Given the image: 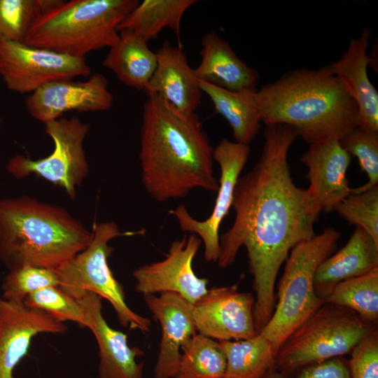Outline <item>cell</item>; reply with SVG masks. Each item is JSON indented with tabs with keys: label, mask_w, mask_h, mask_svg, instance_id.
Instances as JSON below:
<instances>
[{
	"label": "cell",
	"mask_w": 378,
	"mask_h": 378,
	"mask_svg": "<svg viewBox=\"0 0 378 378\" xmlns=\"http://www.w3.org/2000/svg\"><path fill=\"white\" fill-rule=\"evenodd\" d=\"M349 225L362 227L378 246V185L358 194H350L335 207Z\"/></svg>",
	"instance_id": "33"
},
{
	"label": "cell",
	"mask_w": 378,
	"mask_h": 378,
	"mask_svg": "<svg viewBox=\"0 0 378 378\" xmlns=\"http://www.w3.org/2000/svg\"><path fill=\"white\" fill-rule=\"evenodd\" d=\"M181 351L174 378H224L227 363L219 342L195 334Z\"/></svg>",
	"instance_id": "28"
},
{
	"label": "cell",
	"mask_w": 378,
	"mask_h": 378,
	"mask_svg": "<svg viewBox=\"0 0 378 378\" xmlns=\"http://www.w3.org/2000/svg\"><path fill=\"white\" fill-rule=\"evenodd\" d=\"M261 122L293 127L309 145L341 139L358 125V108L326 66L296 69L255 91Z\"/></svg>",
	"instance_id": "3"
},
{
	"label": "cell",
	"mask_w": 378,
	"mask_h": 378,
	"mask_svg": "<svg viewBox=\"0 0 378 378\" xmlns=\"http://www.w3.org/2000/svg\"><path fill=\"white\" fill-rule=\"evenodd\" d=\"M57 269L26 266L9 271L1 284L3 299L24 302L29 294L49 286H59Z\"/></svg>",
	"instance_id": "31"
},
{
	"label": "cell",
	"mask_w": 378,
	"mask_h": 378,
	"mask_svg": "<svg viewBox=\"0 0 378 378\" xmlns=\"http://www.w3.org/2000/svg\"><path fill=\"white\" fill-rule=\"evenodd\" d=\"M252 293L238 290L237 285L208 290L192 304L197 331L219 342L243 340L255 336Z\"/></svg>",
	"instance_id": "13"
},
{
	"label": "cell",
	"mask_w": 378,
	"mask_h": 378,
	"mask_svg": "<svg viewBox=\"0 0 378 378\" xmlns=\"http://www.w3.org/2000/svg\"><path fill=\"white\" fill-rule=\"evenodd\" d=\"M308 169L307 190L313 202L321 211H334L335 206L350 195L346 172L351 156L337 139L309 145L300 159Z\"/></svg>",
	"instance_id": "17"
},
{
	"label": "cell",
	"mask_w": 378,
	"mask_h": 378,
	"mask_svg": "<svg viewBox=\"0 0 378 378\" xmlns=\"http://www.w3.org/2000/svg\"><path fill=\"white\" fill-rule=\"evenodd\" d=\"M138 0H70L39 15L23 43L69 56L85 58L111 48L119 38L118 27Z\"/></svg>",
	"instance_id": "5"
},
{
	"label": "cell",
	"mask_w": 378,
	"mask_h": 378,
	"mask_svg": "<svg viewBox=\"0 0 378 378\" xmlns=\"http://www.w3.org/2000/svg\"><path fill=\"white\" fill-rule=\"evenodd\" d=\"M378 267V246L356 226L347 243L317 267L314 276L316 295L324 302L338 283L365 274Z\"/></svg>",
	"instance_id": "22"
},
{
	"label": "cell",
	"mask_w": 378,
	"mask_h": 378,
	"mask_svg": "<svg viewBox=\"0 0 378 378\" xmlns=\"http://www.w3.org/2000/svg\"><path fill=\"white\" fill-rule=\"evenodd\" d=\"M201 61L194 69L199 81L230 91L256 90L258 72L242 61L216 31L202 39Z\"/></svg>",
	"instance_id": "21"
},
{
	"label": "cell",
	"mask_w": 378,
	"mask_h": 378,
	"mask_svg": "<svg viewBox=\"0 0 378 378\" xmlns=\"http://www.w3.org/2000/svg\"><path fill=\"white\" fill-rule=\"evenodd\" d=\"M325 302L347 308L366 323H378V267L336 284Z\"/></svg>",
	"instance_id": "27"
},
{
	"label": "cell",
	"mask_w": 378,
	"mask_h": 378,
	"mask_svg": "<svg viewBox=\"0 0 378 378\" xmlns=\"http://www.w3.org/2000/svg\"><path fill=\"white\" fill-rule=\"evenodd\" d=\"M201 243L196 234L184 235L171 244L164 260L134 270L136 291L143 295L172 292L195 303L208 290V280L198 277L192 266Z\"/></svg>",
	"instance_id": "12"
},
{
	"label": "cell",
	"mask_w": 378,
	"mask_h": 378,
	"mask_svg": "<svg viewBox=\"0 0 378 378\" xmlns=\"http://www.w3.org/2000/svg\"><path fill=\"white\" fill-rule=\"evenodd\" d=\"M260 158L251 170L239 176L233 195L235 217L220 237L219 267L236 260L244 246L253 277L255 327L259 332L275 307L274 284L280 267L292 248L314 235L321 211L307 190L291 177L288 153L298 136L291 126L267 124Z\"/></svg>",
	"instance_id": "1"
},
{
	"label": "cell",
	"mask_w": 378,
	"mask_h": 378,
	"mask_svg": "<svg viewBox=\"0 0 378 378\" xmlns=\"http://www.w3.org/2000/svg\"><path fill=\"white\" fill-rule=\"evenodd\" d=\"M67 330L64 323L41 310L0 297V378H15L14 370L27 354L33 337Z\"/></svg>",
	"instance_id": "15"
},
{
	"label": "cell",
	"mask_w": 378,
	"mask_h": 378,
	"mask_svg": "<svg viewBox=\"0 0 378 378\" xmlns=\"http://www.w3.org/2000/svg\"><path fill=\"white\" fill-rule=\"evenodd\" d=\"M161 326V340L154 368L155 378H174L181 357V348L196 334L192 304L179 295L161 293L144 295Z\"/></svg>",
	"instance_id": "16"
},
{
	"label": "cell",
	"mask_w": 378,
	"mask_h": 378,
	"mask_svg": "<svg viewBox=\"0 0 378 378\" xmlns=\"http://www.w3.org/2000/svg\"><path fill=\"white\" fill-rule=\"evenodd\" d=\"M103 66L125 85L145 92L157 66L156 52L148 42L128 30L119 31L117 42L109 48Z\"/></svg>",
	"instance_id": "23"
},
{
	"label": "cell",
	"mask_w": 378,
	"mask_h": 378,
	"mask_svg": "<svg viewBox=\"0 0 378 378\" xmlns=\"http://www.w3.org/2000/svg\"><path fill=\"white\" fill-rule=\"evenodd\" d=\"M219 343L227 363L224 378H264L276 369V351L260 332L247 340Z\"/></svg>",
	"instance_id": "26"
},
{
	"label": "cell",
	"mask_w": 378,
	"mask_h": 378,
	"mask_svg": "<svg viewBox=\"0 0 378 378\" xmlns=\"http://www.w3.org/2000/svg\"><path fill=\"white\" fill-rule=\"evenodd\" d=\"M155 52L157 66L145 90L146 94H155L181 111L195 112L202 92L181 46L164 41Z\"/></svg>",
	"instance_id": "19"
},
{
	"label": "cell",
	"mask_w": 378,
	"mask_h": 378,
	"mask_svg": "<svg viewBox=\"0 0 378 378\" xmlns=\"http://www.w3.org/2000/svg\"><path fill=\"white\" fill-rule=\"evenodd\" d=\"M350 354L348 368L351 378H378L377 327L365 335Z\"/></svg>",
	"instance_id": "34"
},
{
	"label": "cell",
	"mask_w": 378,
	"mask_h": 378,
	"mask_svg": "<svg viewBox=\"0 0 378 378\" xmlns=\"http://www.w3.org/2000/svg\"><path fill=\"white\" fill-rule=\"evenodd\" d=\"M249 145L222 139L214 148L213 158L220 167V176L214 206L210 216L198 220L181 204L169 214L177 220L181 230L196 234L204 244V257L207 262H217L220 255L219 229L232 206L234 188L249 154Z\"/></svg>",
	"instance_id": "11"
},
{
	"label": "cell",
	"mask_w": 378,
	"mask_h": 378,
	"mask_svg": "<svg viewBox=\"0 0 378 378\" xmlns=\"http://www.w3.org/2000/svg\"><path fill=\"white\" fill-rule=\"evenodd\" d=\"M78 300L85 310V328L91 330L98 344L99 378H142L144 363L136 359L144 351L130 347L127 334L108 326L102 314L101 298L88 291Z\"/></svg>",
	"instance_id": "18"
},
{
	"label": "cell",
	"mask_w": 378,
	"mask_h": 378,
	"mask_svg": "<svg viewBox=\"0 0 378 378\" xmlns=\"http://www.w3.org/2000/svg\"><path fill=\"white\" fill-rule=\"evenodd\" d=\"M264 378L288 377L274 369ZM294 378H351V376L347 365L337 357L304 368Z\"/></svg>",
	"instance_id": "35"
},
{
	"label": "cell",
	"mask_w": 378,
	"mask_h": 378,
	"mask_svg": "<svg viewBox=\"0 0 378 378\" xmlns=\"http://www.w3.org/2000/svg\"><path fill=\"white\" fill-rule=\"evenodd\" d=\"M2 122V118L0 116V124Z\"/></svg>",
	"instance_id": "36"
},
{
	"label": "cell",
	"mask_w": 378,
	"mask_h": 378,
	"mask_svg": "<svg viewBox=\"0 0 378 378\" xmlns=\"http://www.w3.org/2000/svg\"><path fill=\"white\" fill-rule=\"evenodd\" d=\"M350 156L356 157L362 170L367 174L366 183L350 189V194H358L378 185V132L356 126L339 140Z\"/></svg>",
	"instance_id": "30"
},
{
	"label": "cell",
	"mask_w": 378,
	"mask_h": 378,
	"mask_svg": "<svg viewBox=\"0 0 378 378\" xmlns=\"http://www.w3.org/2000/svg\"><path fill=\"white\" fill-rule=\"evenodd\" d=\"M29 307L41 310L64 323L72 321L86 327L83 307L59 286H49L29 294L24 300Z\"/></svg>",
	"instance_id": "32"
},
{
	"label": "cell",
	"mask_w": 378,
	"mask_h": 378,
	"mask_svg": "<svg viewBox=\"0 0 378 378\" xmlns=\"http://www.w3.org/2000/svg\"><path fill=\"white\" fill-rule=\"evenodd\" d=\"M89 130L90 125L76 117L49 121L45 123V132L52 140V152L36 160L16 155L8 160L6 169L17 178L34 174L63 188L74 200L88 173L83 143Z\"/></svg>",
	"instance_id": "9"
},
{
	"label": "cell",
	"mask_w": 378,
	"mask_h": 378,
	"mask_svg": "<svg viewBox=\"0 0 378 378\" xmlns=\"http://www.w3.org/2000/svg\"><path fill=\"white\" fill-rule=\"evenodd\" d=\"M199 85L216 112L229 123L235 141L249 145L261 124L256 90L230 91L203 81H199Z\"/></svg>",
	"instance_id": "24"
},
{
	"label": "cell",
	"mask_w": 378,
	"mask_h": 378,
	"mask_svg": "<svg viewBox=\"0 0 378 378\" xmlns=\"http://www.w3.org/2000/svg\"><path fill=\"white\" fill-rule=\"evenodd\" d=\"M91 239L92 232L59 206L27 195L0 200V260L8 271L57 269Z\"/></svg>",
	"instance_id": "4"
},
{
	"label": "cell",
	"mask_w": 378,
	"mask_h": 378,
	"mask_svg": "<svg viewBox=\"0 0 378 378\" xmlns=\"http://www.w3.org/2000/svg\"><path fill=\"white\" fill-rule=\"evenodd\" d=\"M90 75L85 58L23 42L0 41V76L10 91L31 94L52 81Z\"/></svg>",
	"instance_id": "10"
},
{
	"label": "cell",
	"mask_w": 378,
	"mask_h": 378,
	"mask_svg": "<svg viewBox=\"0 0 378 378\" xmlns=\"http://www.w3.org/2000/svg\"><path fill=\"white\" fill-rule=\"evenodd\" d=\"M108 85L107 78L100 73L91 74L85 80L52 81L30 94L25 106L32 118L44 124L70 111H107L113 104Z\"/></svg>",
	"instance_id": "14"
},
{
	"label": "cell",
	"mask_w": 378,
	"mask_h": 378,
	"mask_svg": "<svg viewBox=\"0 0 378 378\" xmlns=\"http://www.w3.org/2000/svg\"><path fill=\"white\" fill-rule=\"evenodd\" d=\"M144 234V229L121 232L113 221L94 223L88 247L57 269L59 287L77 300L85 292L94 293L111 304L123 327L149 332L150 321L132 311L126 304L123 288L108 263V258L113 250L108 245L111 239Z\"/></svg>",
	"instance_id": "8"
},
{
	"label": "cell",
	"mask_w": 378,
	"mask_h": 378,
	"mask_svg": "<svg viewBox=\"0 0 378 378\" xmlns=\"http://www.w3.org/2000/svg\"><path fill=\"white\" fill-rule=\"evenodd\" d=\"M376 327L347 308L325 302L281 345L275 367L287 377L307 366L350 354Z\"/></svg>",
	"instance_id": "7"
},
{
	"label": "cell",
	"mask_w": 378,
	"mask_h": 378,
	"mask_svg": "<svg viewBox=\"0 0 378 378\" xmlns=\"http://www.w3.org/2000/svg\"><path fill=\"white\" fill-rule=\"evenodd\" d=\"M214 148L197 114L147 94L140 132L141 178L156 201L183 198L195 188L217 192Z\"/></svg>",
	"instance_id": "2"
},
{
	"label": "cell",
	"mask_w": 378,
	"mask_h": 378,
	"mask_svg": "<svg viewBox=\"0 0 378 378\" xmlns=\"http://www.w3.org/2000/svg\"><path fill=\"white\" fill-rule=\"evenodd\" d=\"M371 31L364 29L358 38H351L342 57L326 66L346 85L358 108V125L378 132V92L370 83L367 67L374 62L367 50Z\"/></svg>",
	"instance_id": "20"
},
{
	"label": "cell",
	"mask_w": 378,
	"mask_h": 378,
	"mask_svg": "<svg viewBox=\"0 0 378 378\" xmlns=\"http://www.w3.org/2000/svg\"><path fill=\"white\" fill-rule=\"evenodd\" d=\"M196 0H144L127 15L118 31L128 30L148 43L169 28L178 37L181 19Z\"/></svg>",
	"instance_id": "25"
},
{
	"label": "cell",
	"mask_w": 378,
	"mask_h": 378,
	"mask_svg": "<svg viewBox=\"0 0 378 378\" xmlns=\"http://www.w3.org/2000/svg\"><path fill=\"white\" fill-rule=\"evenodd\" d=\"M340 236L339 231L329 227L290 251L279 282L273 314L259 332L276 351L286 338L325 303L315 292V272L335 251Z\"/></svg>",
	"instance_id": "6"
},
{
	"label": "cell",
	"mask_w": 378,
	"mask_h": 378,
	"mask_svg": "<svg viewBox=\"0 0 378 378\" xmlns=\"http://www.w3.org/2000/svg\"><path fill=\"white\" fill-rule=\"evenodd\" d=\"M62 0H0V41L23 42L36 19Z\"/></svg>",
	"instance_id": "29"
}]
</instances>
